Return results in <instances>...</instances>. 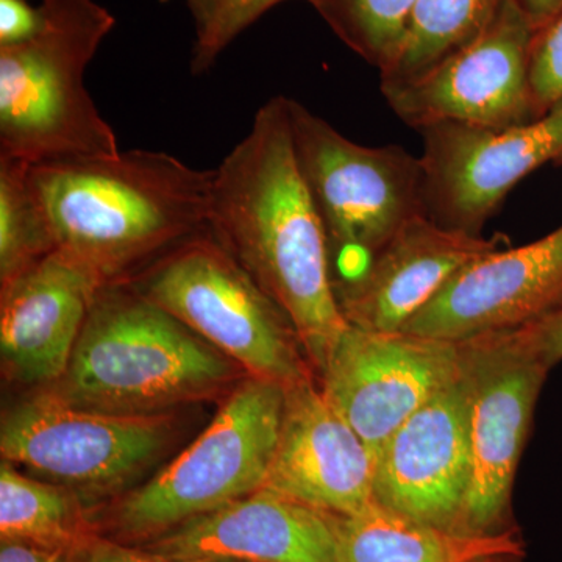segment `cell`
<instances>
[{
  "mask_svg": "<svg viewBox=\"0 0 562 562\" xmlns=\"http://www.w3.org/2000/svg\"><path fill=\"white\" fill-rule=\"evenodd\" d=\"M210 231L283 310L321 372L349 327L330 247L292 144L288 98L269 99L213 171Z\"/></svg>",
  "mask_w": 562,
  "mask_h": 562,
  "instance_id": "6da1fadb",
  "label": "cell"
},
{
  "mask_svg": "<svg viewBox=\"0 0 562 562\" xmlns=\"http://www.w3.org/2000/svg\"><path fill=\"white\" fill-rule=\"evenodd\" d=\"M31 179L55 250L87 266L105 286L210 232L213 171L166 151L32 166Z\"/></svg>",
  "mask_w": 562,
  "mask_h": 562,
  "instance_id": "7a4b0ae2",
  "label": "cell"
},
{
  "mask_svg": "<svg viewBox=\"0 0 562 562\" xmlns=\"http://www.w3.org/2000/svg\"><path fill=\"white\" fill-rule=\"evenodd\" d=\"M231 361L135 288L109 284L50 392L91 412L160 414L231 383Z\"/></svg>",
  "mask_w": 562,
  "mask_h": 562,
  "instance_id": "3957f363",
  "label": "cell"
},
{
  "mask_svg": "<svg viewBox=\"0 0 562 562\" xmlns=\"http://www.w3.org/2000/svg\"><path fill=\"white\" fill-rule=\"evenodd\" d=\"M35 36L0 47V155L31 166L113 157L85 72L116 20L95 0H41Z\"/></svg>",
  "mask_w": 562,
  "mask_h": 562,
  "instance_id": "277c9868",
  "label": "cell"
},
{
  "mask_svg": "<svg viewBox=\"0 0 562 562\" xmlns=\"http://www.w3.org/2000/svg\"><path fill=\"white\" fill-rule=\"evenodd\" d=\"M286 387L249 376L205 431L111 514L125 542L165 532L262 490L283 422Z\"/></svg>",
  "mask_w": 562,
  "mask_h": 562,
  "instance_id": "5b68a950",
  "label": "cell"
},
{
  "mask_svg": "<svg viewBox=\"0 0 562 562\" xmlns=\"http://www.w3.org/2000/svg\"><path fill=\"white\" fill-rule=\"evenodd\" d=\"M133 288L254 379L286 390L312 380L286 314L211 231L151 266Z\"/></svg>",
  "mask_w": 562,
  "mask_h": 562,
  "instance_id": "8992f818",
  "label": "cell"
},
{
  "mask_svg": "<svg viewBox=\"0 0 562 562\" xmlns=\"http://www.w3.org/2000/svg\"><path fill=\"white\" fill-rule=\"evenodd\" d=\"M292 144L333 258L347 281L409 222L428 216L420 158L401 146L355 143L288 99ZM339 281V283H341Z\"/></svg>",
  "mask_w": 562,
  "mask_h": 562,
  "instance_id": "52a82bcc",
  "label": "cell"
},
{
  "mask_svg": "<svg viewBox=\"0 0 562 562\" xmlns=\"http://www.w3.org/2000/svg\"><path fill=\"white\" fill-rule=\"evenodd\" d=\"M460 344L471 447L460 532L498 535L514 528L509 524L514 479L550 369L516 330Z\"/></svg>",
  "mask_w": 562,
  "mask_h": 562,
  "instance_id": "ba28073f",
  "label": "cell"
},
{
  "mask_svg": "<svg viewBox=\"0 0 562 562\" xmlns=\"http://www.w3.org/2000/svg\"><path fill=\"white\" fill-rule=\"evenodd\" d=\"M169 435L166 414L91 412L46 392L3 416L0 453L50 482L106 492L157 460Z\"/></svg>",
  "mask_w": 562,
  "mask_h": 562,
  "instance_id": "9c48e42d",
  "label": "cell"
},
{
  "mask_svg": "<svg viewBox=\"0 0 562 562\" xmlns=\"http://www.w3.org/2000/svg\"><path fill=\"white\" fill-rule=\"evenodd\" d=\"M536 29L516 0H503L486 31L419 79L382 85L409 127L460 124L506 128L536 120L530 60Z\"/></svg>",
  "mask_w": 562,
  "mask_h": 562,
  "instance_id": "30bf717a",
  "label": "cell"
},
{
  "mask_svg": "<svg viewBox=\"0 0 562 562\" xmlns=\"http://www.w3.org/2000/svg\"><path fill=\"white\" fill-rule=\"evenodd\" d=\"M428 216L482 235L508 192L542 166L562 161V102L506 128L435 124L420 128Z\"/></svg>",
  "mask_w": 562,
  "mask_h": 562,
  "instance_id": "8fae6325",
  "label": "cell"
},
{
  "mask_svg": "<svg viewBox=\"0 0 562 562\" xmlns=\"http://www.w3.org/2000/svg\"><path fill=\"white\" fill-rule=\"evenodd\" d=\"M460 372V342L349 325L322 366L321 391L376 454Z\"/></svg>",
  "mask_w": 562,
  "mask_h": 562,
  "instance_id": "7c38bea8",
  "label": "cell"
},
{
  "mask_svg": "<svg viewBox=\"0 0 562 562\" xmlns=\"http://www.w3.org/2000/svg\"><path fill=\"white\" fill-rule=\"evenodd\" d=\"M469 480L468 386L461 371L380 447L373 498L417 522L460 532Z\"/></svg>",
  "mask_w": 562,
  "mask_h": 562,
  "instance_id": "4fadbf2b",
  "label": "cell"
},
{
  "mask_svg": "<svg viewBox=\"0 0 562 562\" xmlns=\"http://www.w3.org/2000/svg\"><path fill=\"white\" fill-rule=\"evenodd\" d=\"M561 308L562 225L538 241L472 262L403 331L462 342L525 327Z\"/></svg>",
  "mask_w": 562,
  "mask_h": 562,
  "instance_id": "5bb4252c",
  "label": "cell"
},
{
  "mask_svg": "<svg viewBox=\"0 0 562 562\" xmlns=\"http://www.w3.org/2000/svg\"><path fill=\"white\" fill-rule=\"evenodd\" d=\"M503 239L443 227L420 216L402 228L353 279L335 284L347 324L403 331L472 262L502 249Z\"/></svg>",
  "mask_w": 562,
  "mask_h": 562,
  "instance_id": "9a60e30c",
  "label": "cell"
},
{
  "mask_svg": "<svg viewBox=\"0 0 562 562\" xmlns=\"http://www.w3.org/2000/svg\"><path fill=\"white\" fill-rule=\"evenodd\" d=\"M339 516L262 490L143 543L172 562H339Z\"/></svg>",
  "mask_w": 562,
  "mask_h": 562,
  "instance_id": "2e32d148",
  "label": "cell"
},
{
  "mask_svg": "<svg viewBox=\"0 0 562 562\" xmlns=\"http://www.w3.org/2000/svg\"><path fill=\"white\" fill-rule=\"evenodd\" d=\"M375 454L313 380L286 390L283 422L265 487L333 516L373 498Z\"/></svg>",
  "mask_w": 562,
  "mask_h": 562,
  "instance_id": "e0dca14e",
  "label": "cell"
},
{
  "mask_svg": "<svg viewBox=\"0 0 562 562\" xmlns=\"http://www.w3.org/2000/svg\"><path fill=\"white\" fill-rule=\"evenodd\" d=\"M103 286L91 269L60 250L3 284L0 355L7 375L27 384L58 382Z\"/></svg>",
  "mask_w": 562,
  "mask_h": 562,
  "instance_id": "ac0fdd59",
  "label": "cell"
},
{
  "mask_svg": "<svg viewBox=\"0 0 562 562\" xmlns=\"http://www.w3.org/2000/svg\"><path fill=\"white\" fill-rule=\"evenodd\" d=\"M339 562H475L484 558L525 557L517 528L498 535L443 530L379 502L339 517Z\"/></svg>",
  "mask_w": 562,
  "mask_h": 562,
  "instance_id": "d6986e66",
  "label": "cell"
},
{
  "mask_svg": "<svg viewBox=\"0 0 562 562\" xmlns=\"http://www.w3.org/2000/svg\"><path fill=\"white\" fill-rule=\"evenodd\" d=\"M503 0H417L394 65L382 85L408 83L486 31Z\"/></svg>",
  "mask_w": 562,
  "mask_h": 562,
  "instance_id": "ffe728a7",
  "label": "cell"
},
{
  "mask_svg": "<svg viewBox=\"0 0 562 562\" xmlns=\"http://www.w3.org/2000/svg\"><path fill=\"white\" fill-rule=\"evenodd\" d=\"M0 536L2 541L33 543L70 553L88 538L77 503L68 491L0 465Z\"/></svg>",
  "mask_w": 562,
  "mask_h": 562,
  "instance_id": "44dd1931",
  "label": "cell"
},
{
  "mask_svg": "<svg viewBox=\"0 0 562 562\" xmlns=\"http://www.w3.org/2000/svg\"><path fill=\"white\" fill-rule=\"evenodd\" d=\"M31 165L0 155V281L16 279L55 250Z\"/></svg>",
  "mask_w": 562,
  "mask_h": 562,
  "instance_id": "7402d4cb",
  "label": "cell"
},
{
  "mask_svg": "<svg viewBox=\"0 0 562 562\" xmlns=\"http://www.w3.org/2000/svg\"><path fill=\"white\" fill-rule=\"evenodd\" d=\"M325 24L380 74L394 65L417 0H306Z\"/></svg>",
  "mask_w": 562,
  "mask_h": 562,
  "instance_id": "603a6c76",
  "label": "cell"
},
{
  "mask_svg": "<svg viewBox=\"0 0 562 562\" xmlns=\"http://www.w3.org/2000/svg\"><path fill=\"white\" fill-rule=\"evenodd\" d=\"M281 2L284 0H220L209 27L195 36L191 57L192 76L210 72L233 41Z\"/></svg>",
  "mask_w": 562,
  "mask_h": 562,
  "instance_id": "cb8c5ba5",
  "label": "cell"
},
{
  "mask_svg": "<svg viewBox=\"0 0 562 562\" xmlns=\"http://www.w3.org/2000/svg\"><path fill=\"white\" fill-rule=\"evenodd\" d=\"M530 83L536 116L562 102V11L536 31L530 60Z\"/></svg>",
  "mask_w": 562,
  "mask_h": 562,
  "instance_id": "d4e9b609",
  "label": "cell"
},
{
  "mask_svg": "<svg viewBox=\"0 0 562 562\" xmlns=\"http://www.w3.org/2000/svg\"><path fill=\"white\" fill-rule=\"evenodd\" d=\"M68 562H172L143 547L127 546L114 539L90 538L68 554Z\"/></svg>",
  "mask_w": 562,
  "mask_h": 562,
  "instance_id": "484cf974",
  "label": "cell"
},
{
  "mask_svg": "<svg viewBox=\"0 0 562 562\" xmlns=\"http://www.w3.org/2000/svg\"><path fill=\"white\" fill-rule=\"evenodd\" d=\"M514 330L519 333L547 368L552 369L562 361V308Z\"/></svg>",
  "mask_w": 562,
  "mask_h": 562,
  "instance_id": "4316f807",
  "label": "cell"
},
{
  "mask_svg": "<svg viewBox=\"0 0 562 562\" xmlns=\"http://www.w3.org/2000/svg\"><path fill=\"white\" fill-rule=\"evenodd\" d=\"M40 27V7H32L27 0H0V47L24 43Z\"/></svg>",
  "mask_w": 562,
  "mask_h": 562,
  "instance_id": "83f0119b",
  "label": "cell"
},
{
  "mask_svg": "<svg viewBox=\"0 0 562 562\" xmlns=\"http://www.w3.org/2000/svg\"><path fill=\"white\" fill-rule=\"evenodd\" d=\"M68 554L27 542L2 541L0 546V562H68Z\"/></svg>",
  "mask_w": 562,
  "mask_h": 562,
  "instance_id": "f1b7e54d",
  "label": "cell"
},
{
  "mask_svg": "<svg viewBox=\"0 0 562 562\" xmlns=\"http://www.w3.org/2000/svg\"><path fill=\"white\" fill-rule=\"evenodd\" d=\"M525 11L536 31L549 24L562 11V0H516Z\"/></svg>",
  "mask_w": 562,
  "mask_h": 562,
  "instance_id": "f546056e",
  "label": "cell"
},
{
  "mask_svg": "<svg viewBox=\"0 0 562 562\" xmlns=\"http://www.w3.org/2000/svg\"><path fill=\"white\" fill-rule=\"evenodd\" d=\"M188 9L191 11L195 24V36L206 31L214 13H216L220 0H187Z\"/></svg>",
  "mask_w": 562,
  "mask_h": 562,
  "instance_id": "4dcf8cb0",
  "label": "cell"
},
{
  "mask_svg": "<svg viewBox=\"0 0 562 562\" xmlns=\"http://www.w3.org/2000/svg\"><path fill=\"white\" fill-rule=\"evenodd\" d=\"M524 557H513V554H505V557L484 558V560L475 562H522Z\"/></svg>",
  "mask_w": 562,
  "mask_h": 562,
  "instance_id": "1f68e13d",
  "label": "cell"
},
{
  "mask_svg": "<svg viewBox=\"0 0 562 562\" xmlns=\"http://www.w3.org/2000/svg\"><path fill=\"white\" fill-rule=\"evenodd\" d=\"M188 562H244V561L221 560V558H213V560H198V561H188Z\"/></svg>",
  "mask_w": 562,
  "mask_h": 562,
  "instance_id": "d6a6232c",
  "label": "cell"
}]
</instances>
